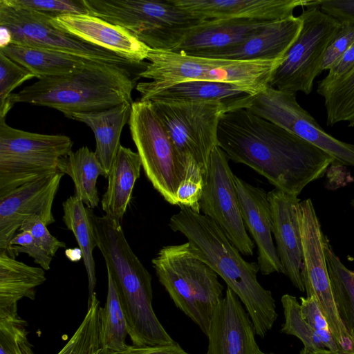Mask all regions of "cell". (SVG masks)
<instances>
[{"instance_id":"obj_13","label":"cell","mask_w":354,"mask_h":354,"mask_svg":"<svg viewBox=\"0 0 354 354\" xmlns=\"http://www.w3.org/2000/svg\"><path fill=\"white\" fill-rule=\"evenodd\" d=\"M302 245L301 277L307 297H314L342 351L354 352V342L345 329L333 297L324 252V234L310 198L299 203Z\"/></svg>"},{"instance_id":"obj_43","label":"cell","mask_w":354,"mask_h":354,"mask_svg":"<svg viewBox=\"0 0 354 354\" xmlns=\"http://www.w3.org/2000/svg\"><path fill=\"white\" fill-rule=\"evenodd\" d=\"M318 7L341 24H354V0H310L308 7Z\"/></svg>"},{"instance_id":"obj_34","label":"cell","mask_w":354,"mask_h":354,"mask_svg":"<svg viewBox=\"0 0 354 354\" xmlns=\"http://www.w3.org/2000/svg\"><path fill=\"white\" fill-rule=\"evenodd\" d=\"M317 93L324 100L328 126L343 122H347L348 127H354V66L335 80H319Z\"/></svg>"},{"instance_id":"obj_9","label":"cell","mask_w":354,"mask_h":354,"mask_svg":"<svg viewBox=\"0 0 354 354\" xmlns=\"http://www.w3.org/2000/svg\"><path fill=\"white\" fill-rule=\"evenodd\" d=\"M51 17L0 0V48L10 44L20 45L64 53L88 62L126 68L139 66L59 29L51 24Z\"/></svg>"},{"instance_id":"obj_4","label":"cell","mask_w":354,"mask_h":354,"mask_svg":"<svg viewBox=\"0 0 354 354\" xmlns=\"http://www.w3.org/2000/svg\"><path fill=\"white\" fill-rule=\"evenodd\" d=\"M134 81L127 68L116 65L88 62L71 75L45 77L12 93L10 104L28 103L62 112L103 111L124 102H133Z\"/></svg>"},{"instance_id":"obj_27","label":"cell","mask_w":354,"mask_h":354,"mask_svg":"<svg viewBox=\"0 0 354 354\" xmlns=\"http://www.w3.org/2000/svg\"><path fill=\"white\" fill-rule=\"evenodd\" d=\"M46 280L42 268L28 266L0 250V310H17L21 299H35L36 288Z\"/></svg>"},{"instance_id":"obj_42","label":"cell","mask_w":354,"mask_h":354,"mask_svg":"<svg viewBox=\"0 0 354 354\" xmlns=\"http://www.w3.org/2000/svg\"><path fill=\"white\" fill-rule=\"evenodd\" d=\"M354 43V24L342 23L324 54L320 72L329 70Z\"/></svg>"},{"instance_id":"obj_44","label":"cell","mask_w":354,"mask_h":354,"mask_svg":"<svg viewBox=\"0 0 354 354\" xmlns=\"http://www.w3.org/2000/svg\"><path fill=\"white\" fill-rule=\"evenodd\" d=\"M354 66V43L344 53L339 60L328 70L324 82L335 80L347 73Z\"/></svg>"},{"instance_id":"obj_31","label":"cell","mask_w":354,"mask_h":354,"mask_svg":"<svg viewBox=\"0 0 354 354\" xmlns=\"http://www.w3.org/2000/svg\"><path fill=\"white\" fill-rule=\"evenodd\" d=\"M127 319L117 285L107 272L106 301L100 313L102 354H122L129 346Z\"/></svg>"},{"instance_id":"obj_48","label":"cell","mask_w":354,"mask_h":354,"mask_svg":"<svg viewBox=\"0 0 354 354\" xmlns=\"http://www.w3.org/2000/svg\"><path fill=\"white\" fill-rule=\"evenodd\" d=\"M253 354H274V353H266L262 352L259 348V346H257L254 349Z\"/></svg>"},{"instance_id":"obj_47","label":"cell","mask_w":354,"mask_h":354,"mask_svg":"<svg viewBox=\"0 0 354 354\" xmlns=\"http://www.w3.org/2000/svg\"><path fill=\"white\" fill-rule=\"evenodd\" d=\"M299 354H339L333 353L326 348L319 350H311L304 348L299 353Z\"/></svg>"},{"instance_id":"obj_6","label":"cell","mask_w":354,"mask_h":354,"mask_svg":"<svg viewBox=\"0 0 354 354\" xmlns=\"http://www.w3.org/2000/svg\"><path fill=\"white\" fill-rule=\"evenodd\" d=\"M147 59L149 62L138 75L155 85L191 80L225 82L243 88L251 95L268 86L272 71L283 61L221 59L151 48Z\"/></svg>"},{"instance_id":"obj_30","label":"cell","mask_w":354,"mask_h":354,"mask_svg":"<svg viewBox=\"0 0 354 354\" xmlns=\"http://www.w3.org/2000/svg\"><path fill=\"white\" fill-rule=\"evenodd\" d=\"M57 168L59 172L71 178L75 196L86 207L93 209L97 207L100 198L96 183L99 176L104 177V172L95 152L86 146L71 151L60 158Z\"/></svg>"},{"instance_id":"obj_15","label":"cell","mask_w":354,"mask_h":354,"mask_svg":"<svg viewBox=\"0 0 354 354\" xmlns=\"http://www.w3.org/2000/svg\"><path fill=\"white\" fill-rule=\"evenodd\" d=\"M234 176L227 155L216 146L210 156L201 211L221 227L241 254L252 256L254 243L246 232Z\"/></svg>"},{"instance_id":"obj_26","label":"cell","mask_w":354,"mask_h":354,"mask_svg":"<svg viewBox=\"0 0 354 354\" xmlns=\"http://www.w3.org/2000/svg\"><path fill=\"white\" fill-rule=\"evenodd\" d=\"M142 163L137 152L120 146L107 177L108 185L101 200L106 216L121 221L131 199Z\"/></svg>"},{"instance_id":"obj_21","label":"cell","mask_w":354,"mask_h":354,"mask_svg":"<svg viewBox=\"0 0 354 354\" xmlns=\"http://www.w3.org/2000/svg\"><path fill=\"white\" fill-rule=\"evenodd\" d=\"M234 180L245 226L257 246L259 270L263 275L283 273L271 234L272 219L268 193L236 176Z\"/></svg>"},{"instance_id":"obj_3","label":"cell","mask_w":354,"mask_h":354,"mask_svg":"<svg viewBox=\"0 0 354 354\" xmlns=\"http://www.w3.org/2000/svg\"><path fill=\"white\" fill-rule=\"evenodd\" d=\"M87 210L95 243L117 285L133 344L174 343L153 310L151 276L131 248L121 221Z\"/></svg>"},{"instance_id":"obj_45","label":"cell","mask_w":354,"mask_h":354,"mask_svg":"<svg viewBox=\"0 0 354 354\" xmlns=\"http://www.w3.org/2000/svg\"><path fill=\"white\" fill-rule=\"evenodd\" d=\"M122 354H189L178 343L139 346L131 345Z\"/></svg>"},{"instance_id":"obj_1","label":"cell","mask_w":354,"mask_h":354,"mask_svg":"<svg viewBox=\"0 0 354 354\" xmlns=\"http://www.w3.org/2000/svg\"><path fill=\"white\" fill-rule=\"evenodd\" d=\"M217 138L228 159L296 196L335 162L318 147L244 108L221 115Z\"/></svg>"},{"instance_id":"obj_23","label":"cell","mask_w":354,"mask_h":354,"mask_svg":"<svg viewBox=\"0 0 354 354\" xmlns=\"http://www.w3.org/2000/svg\"><path fill=\"white\" fill-rule=\"evenodd\" d=\"M302 26L300 15L272 21L239 44L204 57L238 61H274L285 57Z\"/></svg>"},{"instance_id":"obj_18","label":"cell","mask_w":354,"mask_h":354,"mask_svg":"<svg viewBox=\"0 0 354 354\" xmlns=\"http://www.w3.org/2000/svg\"><path fill=\"white\" fill-rule=\"evenodd\" d=\"M203 21L241 20L271 22L293 16L305 0H169Z\"/></svg>"},{"instance_id":"obj_50","label":"cell","mask_w":354,"mask_h":354,"mask_svg":"<svg viewBox=\"0 0 354 354\" xmlns=\"http://www.w3.org/2000/svg\"><path fill=\"white\" fill-rule=\"evenodd\" d=\"M339 354H354V353L341 352Z\"/></svg>"},{"instance_id":"obj_39","label":"cell","mask_w":354,"mask_h":354,"mask_svg":"<svg viewBox=\"0 0 354 354\" xmlns=\"http://www.w3.org/2000/svg\"><path fill=\"white\" fill-rule=\"evenodd\" d=\"M186 173L177 193L178 205L187 207L201 213L200 201L206 183V178L197 163L189 160L185 167Z\"/></svg>"},{"instance_id":"obj_32","label":"cell","mask_w":354,"mask_h":354,"mask_svg":"<svg viewBox=\"0 0 354 354\" xmlns=\"http://www.w3.org/2000/svg\"><path fill=\"white\" fill-rule=\"evenodd\" d=\"M63 221L71 230L81 250L84 265L87 273L88 298L95 293L96 274L93 251L95 243L87 207L77 196H71L63 203Z\"/></svg>"},{"instance_id":"obj_7","label":"cell","mask_w":354,"mask_h":354,"mask_svg":"<svg viewBox=\"0 0 354 354\" xmlns=\"http://www.w3.org/2000/svg\"><path fill=\"white\" fill-rule=\"evenodd\" d=\"M91 15L122 26L151 49L173 50L203 20L169 0H83Z\"/></svg>"},{"instance_id":"obj_25","label":"cell","mask_w":354,"mask_h":354,"mask_svg":"<svg viewBox=\"0 0 354 354\" xmlns=\"http://www.w3.org/2000/svg\"><path fill=\"white\" fill-rule=\"evenodd\" d=\"M133 102H124L103 111L65 114L69 119L86 124L93 131L96 147L95 153L107 178L118 153L120 136L129 122Z\"/></svg>"},{"instance_id":"obj_36","label":"cell","mask_w":354,"mask_h":354,"mask_svg":"<svg viewBox=\"0 0 354 354\" xmlns=\"http://www.w3.org/2000/svg\"><path fill=\"white\" fill-rule=\"evenodd\" d=\"M285 322L281 331L299 338L304 347L311 350L326 348L304 317L301 306L295 296L286 294L281 299Z\"/></svg>"},{"instance_id":"obj_41","label":"cell","mask_w":354,"mask_h":354,"mask_svg":"<svg viewBox=\"0 0 354 354\" xmlns=\"http://www.w3.org/2000/svg\"><path fill=\"white\" fill-rule=\"evenodd\" d=\"M301 313L313 328L324 347L335 353H341V349L333 337L328 322L322 312L319 304L313 296L301 297Z\"/></svg>"},{"instance_id":"obj_10","label":"cell","mask_w":354,"mask_h":354,"mask_svg":"<svg viewBox=\"0 0 354 354\" xmlns=\"http://www.w3.org/2000/svg\"><path fill=\"white\" fill-rule=\"evenodd\" d=\"M128 123L147 178L167 202L178 205L185 166L152 102H133Z\"/></svg>"},{"instance_id":"obj_33","label":"cell","mask_w":354,"mask_h":354,"mask_svg":"<svg viewBox=\"0 0 354 354\" xmlns=\"http://www.w3.org/2000/svg\"><path fill=\"white\" fill-rule=\"evenodd\" d=\"M324 248L338 314L354 342V272L347 268L335 254L326 236Z\"/></svg>"},{"instance_id":"obj_17","label":"cell","mask_w":354,"mask_h":354,"mask_svg":"<svg viewBox=\"0 0 354 354\" xmlns=\"http://www.w3.org/2000/svg\"><path fill=\"white\" fill-rule=\"evenodd\" d=\"M50 21L59 29L137 65L147 59L149 47L124 28L100 17L89 14L62 15L51 17Z\"/></svg>"},{"instance_id":"obj_11","label":"cell","mask_w":354,"mask_h":354,"mask_svg":"<svg viewBox=\"0 0 354 354\" xmlns=\"http://www.w3.org/2000/svg\"><path fill=\"white\" fill-rule=\"evenodd\" d=\"M301 28L283 61L274 68L268 85L276 89L306 95L319 75L324 54L341 23L311 6L303 10Z\"/></svg>"},{"instance_id":"obj_35","label":"cell","mask_w":354,"mask_h":354,"mask_svg":"<svg viewBox=\"0 0 354 354\" xmlns=\"http://www.w3.org/2000/svg\"><path fill=\"white\" fill-rule=\"evenodd\" d=\"M100 304L95 292L80 325L57 354H102Z\"/></svg>"},{"instance_id":"obj_51","label":"cell","mask_w":354,"mask_h":354,"mask_svg":"<svg viewBox=\"0 0 354 354\" xmlns=\"http://www.w3.org/2000/svg\"><path fill=\"white\" fill-rule=\"evenodd\" d=\"M206 354H207V353H206Z\"/></svg>"},{"instance_id":"obj_49","label":"cell","mask_w":354,"mask_h":354,"mask_svg":"<svg viewBox=\"0 0 354 354\" xmlns=\"http://www.w3.org/2000/svg\"><path fill=\"white\" fill-rule=\"evenodd\" d=\"M351 205H352L353 208L354 209V198L351 200Z\"/></svg>"},{"instance_id":"obj_16","label":"cell","mask_w":354,"mask_h":354,"mask_svg":"<svg viewBox=\"0 0 354 354\" xmlns=\"http://www.w3.org/2000/svg\"><path fill=\"white\" fill-rule=\"evenodd\" d=\"M64 174L59 171L41 176L0 198V250H6L23 222L38 216L46 225L55 220L52 207Z\"/></svg>"},{"instance_id":"obj_38","label":"cell","mask_w":354,"mask_h":354,"mask_svg":"<svg viewBox=\"0 0 354 354\" xmlns=\"http://www.w3.org/2000/svg\"><path fill=\"white\" fill-rule=\"evenodd\" d=\"M34 77L27 68L0 52V119H5L12 106L9 102L12 91Z\"/></svg>"},{"instance_id":"obj_19","label":"cell","mask_w":354,"mask_h":354,"mask_svg":"<svg viewBox=\"0 0 354 354\" xmlns=\"http://www.w3.org/2000/svg\"><path fill=\"white\" fill-rule=\"evenodd\" d=\"M272 229L283 273L293 286L305 291L301 277L302 245L299 224L300 199L274 188L268 192Z\"/></svg>"},{"instance_id":"obj_28","label":"cell","mask_w":354,"mask_h":354,"mask_svg":"<svg viewBox=\"0 0 354 354\" xmlns=\"http://www.w3.org/2000/svg\"><path fill=\"white\" fill-rule=\"evenodd\" d=\"M0 52L27 68L38 80L71 75L92 62L70 54L20 45L0 48Z\"/></svg>"},{"instance_id":"obj_46","label":"cell","mask_w":354,"mask_h":354,"mask_svg":"<svg viewBox=\"0 0 354 354\" xmlns=\"http://www.w3.org/2000/svg\"><path fill=\"white\" fill-rule=\"evenodd\" d=\"M65 254L66 257L73 261H76L82 258L81 250L79 249H68L66 250Z\"/></svg>"},{"instance_id":"obj_12","label":"cell","mask_w":354,"mask_h":354,"mask_svg":"<svg viewBox=\"0 0 354 354\" xmlns=\"http://www.w3.org/2000/svg\"><path fill=\"white\" fill-rule=\"evenodd\" d=\"M183 164L195 161L206 179L209 159L218 146V127L226 106L216 102H151Z\"/></svg>"},{"instance_id":"obj_22","label":"cell","mask_w":354,"mask_h":354,"mask_svg":"<svg viewBox=\"0 0 354 354\" xmlns=\"http://www.w3.org/2000/svg\"><path fill=\"white\" fill-rule=\"evenodd\" d=\"M140 100L151 102H216L223 104L227 111L245 108L250 94L234 84L191 80L158 86L149 82H139L136 87Z\"/></svg>"},{"instance_id":"obj_20","label":"cell","mask_w":354,"mask_h":354,"mask_svg":"<svg viewBox=\"0 0 354 354\" xmlns=\"http://www.w3.org/2000/svg\"><path fill=\"white\" fill-rule=\"evenodd\" d=\"M250 317L236 294L227 288L216 308L207 334V354H253L257 345Z\"/></svg>"},{"instance_id":"obj_29","label":"cell","mask_w":354,"mask_h":354,"mask_svg":"<svg viewBox=\"0 0 354 354\" xmlns=\"http://www.w3.org/2000/svg\"><path fill=\"white\" fill-rule=\"evenodd\" d=\"M47 225L38 216L27 218L21 225L6 252L12 258L20 253L27 254L44 270H48L53 257L64 242L53 236Z\"/></svg>"},{"instance_id":"obj_5","label":"cell","mask_w":354,"mask_h":354,"mask_svg":"<svg viewBox=\"0 0 354 354\" xmlns=\"http://www.w3.org/2000/svg\"><path fill=\"white\" fill-rule=\"evenodd\" d=\"M151 262L176 306L207 335L214 312L223 297L218 274L191 252L188 243L162 248Z\"/></svg>"},{"instance_id":"obj_8","label":"cell","mask_w":354,"mask_h":354,"mask_svg":"<svg viewBox=\"0 0 354 354\" xmlns=\"http://www.w3.org/2000/svg\"><path fill=\"white\" fill-rule=\"evenodd\" d=\"M66 136L15 129L0 119V198L41 176L58 171V163L72 151Z\"/></svg>"},{"instance_id":"obj_14","label":"cell","mask_w":354,"mask_h":354,"mask_svg":"<svg viewBox=\"0 0 354 354\" xmlns=\"http://www.w3.org/2000/svg\"><path fill=\"white\" fill-rule=\"evenodd\" d=\"M332 156L337 165L354 167V144L327 133L297 101L296 93L268 86L248 97L245 108Z\"/></svg>"},{"instance_id":"obj_24","label":"cell","mask_w":354,"mask_h":354,"mask_svg":"<svg viewBox=\"0 0 354 354\" xmlns=\"http://www.w3.org/2000/svg\"><path fill=\"white\" fill-rule=\"evenodd\" d=\"M268 23L241 20L203 21L191 28L171 51L205 57L241 43Z\"/></svg>"},{"instance_id":"obj_2","label":"cell","mask_w":354,"mask_h":354,"mask_svg":"<svg viewBox=\"0 0 354 354\" xmlns=\"http://www.w3.org/2000/svg\"><path fill=\"white\" fill-rule=\"evenodd\" d=\"M180 207L170 218L169 227L183 234L191 252L225 281L244 305L255 333L264 337L278 315L271 292L258 281L257 262L245 261L212 218L187 207Z\"/></svg>"},{"instance_id":"obj_37","label":"cell","mask_w":354,"mask_h":354,"mask_svg":"<svg viewBox=\"0 0 354 354\" xmlns=\"http://www.w3.org/2000/svg\"><path fill=\"white\" fill-rule=\"evenodd\" d=\"M17 313H0V354H35Z\"/></svg>"},{"instance_id":"obj_40","label":"cell","mask_w":354,"mask_h":354,"mask_svg":"<svg viewBox=\"0 0 354 354\" xmlns=\"http://www.w3.org/2000/svg\"><path fill=\"white\" fill-rule=\"evenodd\" d=\"M8 4L53 17L88 14L83 0H5Z\"/></svg>"}]
</instances>
